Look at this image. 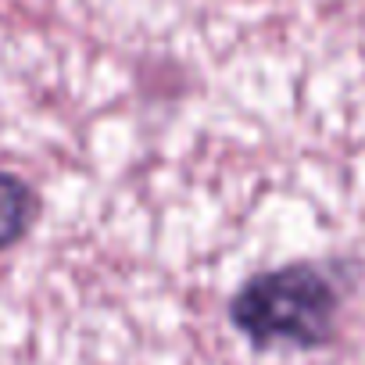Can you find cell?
I'll return each instance as SVG.
<instances>
[{
  "label": "cell",
  "mask_w": 365,
  "mask_h": 365,
  "mask_svg": "<svg viewBox=\"0 0 365 365\" xmlns=\"http://www.w3.org/2000/svg\"><path fill=\"white\" fill-rule=\"evenodd\" d=\"M336 290L312 265H287L251 279L233 297V322L255 344H322L336 319Z\"/></svg>",
  "instance_id": "6da1fadb"
},
{
  "label": "cell",
  "mask_w": 365,
  "mask_h": 365,
  "mask_svg": "<svg viewBox=\"0 0 365 365\" xmlns=\"http://www.w3.org/2000/svg\"><path fill=\"white\" fill-rule=\"evenodd\" d=\"M36 194L19 175L0 172V247H11L26 237V230L36 219Z\"/></svg>",
  "instance_id": "7a4b0ae2"
}]
</instances>
